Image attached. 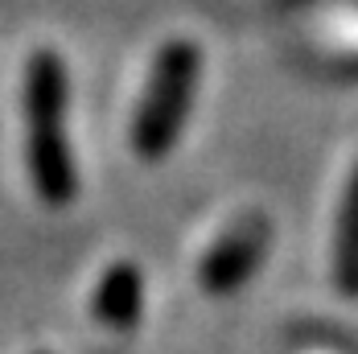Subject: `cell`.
<instances>
[{"mask_svg":"<svg viewBox=\"0 0 358 354\" xmlns=\"http://www.w3.org/2000/svg\"><path fill=\"white\" fill-rule=\"evenodd\" d=\"M66 62L54 50H37L25 66V165L45 206H66L78 198V165L66 141Z\"/></svg>","mask_w":358,"mask_h":354,"instance_id":"cell-1","label":"cell"},{"mask_svg":"<svg viewBox=\"0 0 358 354\" xmlns=\"http://www.w3.org/2000/svg\"><path fill=\"white\" fill-rule=\"evenodd\" d=\"M198 74H202V54L194 41H165L148 83H144V95L136 104L132 115V153L141 161H165L181 141V128L189 120V107H194V91H198Z\"/></svg>","mask_w":358,"mask_h":354,"instance_id":"cell-2","label":"cell"},{"mask_svg":"<svg viewBox=\"0 0 358 354\" xmlns=\"http://www.w3.org/2000/svg\"><path fill=\"white\" fill-rule=\"evenodd\" d=\"M272 243V227L264 214H243L235 218L222 235L215 239V248L202 255L198 264V284L210 297H231L255 276V268L264 264Z\"/></svg>","mask_w":358,"mask_h":354,"instance_id":"cell-3","label":"cell"},{"mask_svg":"<svg viewBox=\"0 0 358 354\" xmlns=\"http://www.w3.org/2000/svg\"><path fill=\"white\" fill-rule=\"evenodd\" d=\"M95 318L111 330H132L144 313V276L136 264H111L91 301Z\"/></svg>","mask_w":358,"mask_h":354,"instance_id":"cell-4","label":"cell"},{"mask_svg":"<svg viewBox=\"0 0 358 354\" xmlns=\"http://www.w3.org/2000/svg\"><path fill=\"white\" fill-rule=\"evenodd\" d=\"M334 284L338 292L358 297V165L342 190V206L334 222Z\"/></svg>","mask_w":358,"mask_h":354,"instance_id":"cell-5","label":"cell"}]
</instances>
